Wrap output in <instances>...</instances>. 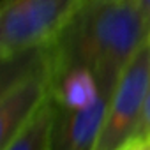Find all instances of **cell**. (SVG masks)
I'll return each mask as SVG.
<instances>
[{
  "mask_svg": "<svg viewBox=\"0 0 150 150\" xmlns=\"http://www.w3.org/2000/svg\"><path fill=\"white\" fill-rule=\"evenodd\" d=\"M150 39L136 0H87L64 34L50 44L53 80L67 67L92 71L110 101L127 62Z\"/></svg>",
  "mask_w": 150,
  "mask_h": 150,
  "instance_id": "6da1fadb",
  "label": "cell"
},
{
  "mask_svg": "<svg viewBox=\"0 0 150 150\" xmlns=\"http://www.w3.org/2000/svg\"><path fill=\"white\" fill-rule=\"evenodd\" d=\"M85 2L87 0H2V62L55 42L81 11Z\"/></svg>",
  "mask_w": 150,
  "mask_h": 150,
  "instance_id": "7a4b0ae2",
  "label": "cell"
},
{
  "mask_svg": "<svg viewBox=\"0 0 150 150\" xmlns=\"http://www.w3.org/2000/svg\"><path fill=\"white\" fill-rule=\"evenodd\" d=\"M150 87V39L124 67L108 101L106 118L94 150H120L139 127Z\"/></svg>",
  "mask_w": 150,
  "mask_h": 150,
  "instance_id": "3957f363",
  "label": "cell"
},
{
  "mask_svg": "<svg viewBox=\"0 0 150 150\" xmlns=\"http://www.w3.org/2000/svg\"><path fill=\"white\" fill-rule=\"evenodd\" d=\"M53 101V99H51ZM108 111V99L83 110H67L53 101L51 150H94Z\"/></svg>",
  "mask_w": 150,
  "mask_h": 150,
  "instance_id": "277c9868",
  "label": "cell"
},
{
  "mask_svg": "<svg viewBox=\"0 0 150 150\" xmlns=\"http://www.w3.org/2000/svg\"><path fill=\"white\" fill-rule=\"evenodd\" d=\"M51 99L67 110H83L101 99V88L90 69L74 65L55 76Z\"/></svg>",
  "mask_w": 150,
  "mask_h": 150,
  "instance_id": "5b68a950",
  "label": "cell"
},
{
  "mask_svg": "<svg viewBox=\"0 0 150 150\" xmlns=\"http://www.w3.org/2000/svg\"><path fill=\"white\" fill-rule=\"evenodd\" d=\"M53 101L51 97L37 113L2 146V150H51Z\"/></svg>",
  "mask_w": 150,
  "mask_h": 150,
  "instance_id": "8992f818",
  "label": "cell"
},
{
  "mask_svg": "<svg viewBox=\"0 0 150 150\" xmlns=\"http://www.w3.org/2000/svg\"><path fill=\"white\" fill-rule=\"evenodd\" d=\"M134 138H150V87H148V94H146V101L143 106V113H141V122L138 127V132Z\"/></svg>",
  "mask_w": 150,
  "mask_h": 150,
  "instance_id": "52a82bcc",
  "label": "cell"
},
{
  "mask_svg": "<svg viewBox=\"0 0 150 150\" xmlns=\"http://www.w3.org/2000/svg\"><path fill=\"white\" fill-rule=\"evenodd\" d=\"M120 150H150V138H132Z\"/></svg>",
  "mask_w": 150,
  "mask_h": 150,
  "instance_id": "ba28073f",
  "label": "cell"
},
{
  "mask_svg": "<svg viewBox=\"0 0 150 150\" xmlns=\"http://www.w3.org/2000/svg\"><path fill=\"white\" fill-rule=\"evenodd\" d=\"M138 2V7L143 14V18L146 20V23L150 25V0H136Z\"/></svg>",
  "mask_w": 150,
  "mask_h": 150,
  "instance_id": "9c48e42d",
  "label": "cell"
}]
</instances>
